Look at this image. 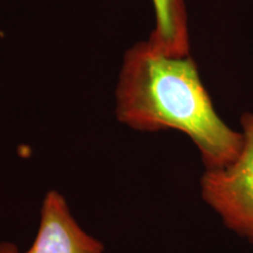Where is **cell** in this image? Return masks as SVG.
<instances>
[{
    "mask_svg": "<svg viewBox=\"0 0 253 253\" xmlns=\"http://www.w3.org/2000/svg\"><path fill=\"white\" fill-rule=\"evenodd\" d=\"M119 121L138 131L175 129L188 135L205 170L229 167L239 156L243 132L214 109L190 55H168L149 41L126 52L116 88Z\"/></svg>",
    "mask_w": 253,
    "mask_h": 253,
    "instance_id": "obj_1",
    "label": "cell"
},
{
    "mask_svg": "<svg viewBox=\"0 0 253 253\" xmlns=\"http://www.w3.org/2000/svg\"><path fill=\"white\" fill-rule=\"evenodd\" d=\"M243 147L232 164L205 170L201 178L203 201L224 225L253 244V114L240 118Z\"/></svg>",
    "mask_w": 253,
    "mask_h": 253,
    "instance_id": "obj_2",
    "label": "cell"
},
{
    "mask_svg": "<svg viewBox=\"0 0 253 253\" xmlns=\"http://www.w3.org/2000/svg\"><path fill=\"white\" fill-rule=\"evenodd\" d=\"M103 250L102 243L74 219L65 197L55 190L47 192L37 237L25 253H103Z\"/></svg>",
    "mask_w": 253,
    "mask_h": 253,
    "instance_id": "obj_3",
    "label": "cell"
},
{
    "mask_svg": "<svg viewBox=\"0 0 253 253\" xmlns=\"http://www.w3.org/2000/svg\"><path fill=\"white\" fill-rule=\"evenodd\" d=\"M156 24L149 42L168 55H189L188 18L184 0H153Z\"/></svg>",
    "mask_w": 253,
    "mask_h": 253,
    "instance_id": "obj_4",
    "label": "cell"
},
{
    "mask_svg": "<svg viewBox=\"0 0 253 253\" xmlns=\"http://www.w3.org/2000/svg\"><path fill=\"white\" fill-rule=\"evenodd\" d=\"M0 253H20L18 251L17 246L9 243H1L0 244Z\"/></svg>",
    "mask_w": 253,
    "mask_h": 253,
    "instance_id": "obj_5",
    "label": "cell"
}]
</instances>
